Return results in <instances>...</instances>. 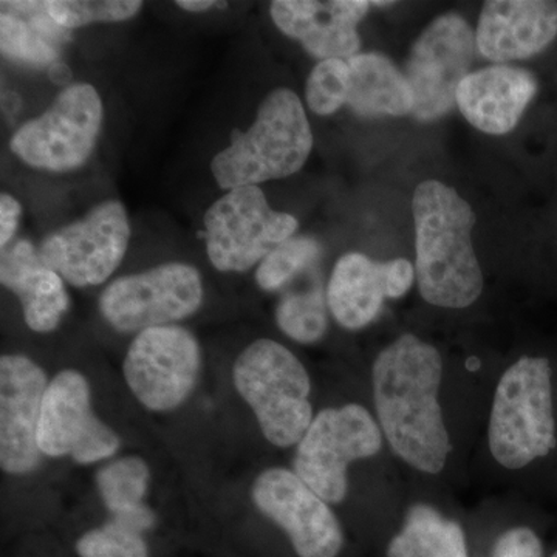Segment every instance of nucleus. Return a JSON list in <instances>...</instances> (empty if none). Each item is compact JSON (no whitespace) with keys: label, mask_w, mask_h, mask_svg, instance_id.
Segmentation results:
<instances>
[{"label":"nucleus","mask_w":557,"mask_h":557,"mask_svg":"<svg viewBox=\"0 0 557 557\" xmlns=\"http://www.w3.org/2000/svg\"><path fill=\"white\" fill-rule=\"evenodd\" d=\"M350 69L343 60L319 61L306 83V101L311 112L330 116L347 104Z\"/></svg>","instance_id":"bb28decb"},{"label":"nucleus","mask_w":557,"mask_h":557,"mask_svg":"<svg viewBox=\"0 0 557 557\" xmlns=\"http://www.w3.org/2000/svg\"><path fill=\"white\" fill-rule=\"evenodd\" d=\"M143 2L139 0H51L47 10L51 20L64 30L87 27L91 24H113L137 16Z\"/></svg>","instance_id":"a878e982"},{"label":"nucleus","mask_w":557,"mask_h":557,"mask_svg":"<svg viewBox=\"0 0 557 557\" xmlns=\"http://www.w3.org/2000/svg\"><path fill=\"white\" fill-rule=\"evenodd\" d=\"M131 234L126 207L119 200L101 201L83 219L49 234L40 244V260L73 287H95L119 269Z\"/></svg>","instance_id":"9d476101"},{"label":"nucleus","mask_w":557,"mask_h":557,"mask_svg":"<svg viewBox=\"0 0 557 557\" xmlns=\"http://www.w3.org/2000/svg\"><path fill=\"white\" fill-rule=\"evenodd\" d=\"M81 557H148L141 534L110 520L104 527L84 534L76 544Z\"/></svg>","instance_id":"c85d7f7f"},{"label":"nucleus","mask_w":557,"mask_h":557,"mask_svg":"<svg viewBox=\"0 0 557 557\" xmlns=\"http://www.w3.org/2000/svg\"><path fill=\"white\" fill-rule=\"evenodd\" d=\"M313 149V134L295 91L276 89L260 102L248 131L234 135L211 161L222 189L259 186L302 170Z\"/></svg>","instance_id":"7ed1b4c3"},{"label":"nucleus","mask_w":557,"mask_h":557,"mask_svg":"<svg viewBox=\"0 0 557 557\" xmlns=\"http://www.w3.org/2000/svg\"><path fill=\"white\" fill-rule=\"evenodd\" d=\"M205 242L212 267L245 273L298 230L296 218L270 207L259 186L231 189L205 212Z\"/></svg>","instance_id":"0eeeda50"},{"label":"nucleus","mask_w":557,"mask_h":557,"mask_svg":"<svg viewBox=\"0 0 557 557\" xmlns=\"http://www.w3.org/2000/svg\"><path fill=\"white\" fill-rule=\"evenodd\" d=\"M442 379L437 348L413 335L399 336L373 364L381 431L399 458L426 474H438L453 449L438 401Z\"/></svg>","instance_id":"f257e3e1"},{"label":"nucleus","mask_w":557,"mask_h":557,"mask_svg":"<svg viewBox=\"0 0 557 557\" xmlns=\"http://www.w3.org/2000/svg\"><path fill=\"white\" fill-rule=\"evenodd\" d=\"M46 372L24 355L0 359V465L27 474L39 465L38 428L46 395Z\"/></svg>","instance_id":"2eb2a0df"},{"label":"nucleus","mask_w":557,"mask_h":557,"mask_svg":"<svg viewBox=\"0 0 557 557\" xmlns=\"http://www.w3.org/2000/svg\"><path fill=\"white\" fill-rule=\"evenodd\" d=\"M552 557H557V552L555 553V555H553Z\"/></svg>","instance_id":"c9c22d12"},{"label":"nucleus","mask_w":557,"mask_h":557,"mask_svg":"<svg viewBox=\"0 0 557 557\" xmlns=\"http://www.w3.org/2000/svg\"><path fill=\"white\" fill-rule=\"evenodd\" d=\"M175 5L180 9L189 11V13H205V11L214 9H225L226 2H215V0H178Z\"/></svg>","instance_id":"f704fd0d"},{"label":"nucleus","mask_w":557,"mask_h":557,"mask_svg":"<svg viewBox=\"0 0 557 557\" xmlns=\"http://www.w3.org/2000/svg\"><path fill=\"white\" fill-rule=\"evenodd\" d=\"M201 366L199 341L180 325L148 329L132 341L124 376L145 408L166 412L189 397Z\"/></svg>","instance_id":"f8f14e48"},{"label":"nucleus","mask_w":557,"mask_h":557,"mask_svg":"<svg viewBox=\"0 0 557 557\" xmlns=\"http://www.w3.org/2000/svg\"><path fill=\"white\" fill-rule=\"evenodd\" d=\"M381 446L383 434L368 409H324L298 443L293 471L327 504H339L347 496L348 465L376 456Z\"/></svg>","instance_id":"6e6552de"},{"label":"nucleus","mask_w":557,"mask_h":557,"mask_svg":"<svg viewBox=\"0 0 557 557\" xmlns=\"http://www.w3.org/2000/svg\"><path fill=\"white\" fill-rule=\"evenodd\" d=\"M22 207L20 201L10 194L0 196V247L5 249L13 244L20 228Z\"/></svg>","instance_id":"473e14b6"},{"label":"nucleus","mask_w":557,"mask_h":557,"mask_svg":"<svg viewBox=\"0 0 557 557\" xmlns=\"http://www.w3.org/2000/svg\"><path fill=\"white\" fill-rule=\"evenodd\" d=\"M350 94L347 104L359 116H403L412 113L413 94L405 73L380 53H358L348 60Z\"/></svg>","instance_id":"aec40b11"},{"label":"nucleus","mask_w":557,"mask_h":557,"mask_svg":"<svg viewBox=\"0 0 557 557\" xmlns=\"http://www.w3.org/2000/svg\"><path fill=\"white\" fill-rule=\"evenodd\" d=\"M493 557H544V545L531 528H511L498 537Z\"/></svg>","instance_id":"7c9ffc66"},{"label":"nucleus","mask_w":557,"mask_h":557,"mask_svg":"<svg viewBox=\"0 0 557 557\" xmlns=\"http://www.w3.org/2000/svg\"><path fill=\"white\" fill-rule=\"evenodd\" d=\"M372 3L368 0H276L270 16L278 32L299 40L319 61L351 60L361 49L358 24Z\"/></svg>","instance_id":"dca6fc26"},{"label":"nucleus","mask_w":557,"mask_h":557,"mask_svg":"<svg viewBox=\"0 0 557 557\" xmlns=\"http://www.w3.org/2000/svg\"><path fill=\"white\" fill-rule=\"evenodd\" d=\"M38 445L44 456H70L81 465L104 460L120 448L119 435L91 412L89 383L76 370H62L47 386Z\"/></svg>","instance_id":"ddd939ff"},{"label":"nucleus","mask_w":557,"mask_h":557,"mask_svg":"<svg viewBox=\"0 0 557 557\" xmlns=\"http://www.w3.org/2000/svg\"><path fill=\"white\" fill-rule=\"evenodd\" d=\"M42 263L39 249L33 247L32 242L16 240L2 249V262H0V281L3 287L9 288L21 274Z\"/></svg>","instance_id":"c756f323"},{"label":"nucleus","mask_w":557,"mask_h":557,"mask_svg":"<svg viewBox=\"0 0 557 557\" xmlns=\"http://www.w3.org/2000/svg\"><path fill=\"white\" fill-rule=\"evenodd\" d=\"M416 277L421 296L443 309H467L480 298L483 274L472 248L475 214L471 205L438 180L417 186Z\"/></svg>","instance_id":"f03ea898"},{"label":"nucleus","mask_w":557,"mask_h":557,"mask_svg":"<svg viewBox=\"0 0 557 557\" xmlns=\"http://www.w3.org/2000/svg\"><path fill=\"white\" fill-rule=\"evenodd\" d=\"M557 38V3L549 0H490L480 13L475 46L486 60H528Z\"/></svg>","instance_id":"f3484780"},{"label":"nucleus","mask_w":557,"mask_h":557,"mask_svg":"<svg viewBox=\"0 0 557 557\" xmlns=\"http://www.w3.org/2000/svg\"><path fill=\"white\" fill-rule=\"evenodd\" d=\"M102 120L104 106L98 90L91 84H72L42 115L14 132L11 152L35 170H79L97 148Z\"/></svg>","instance_id":"423d86ee"},{"label":"nucleus","mask_w":557,"mask_h":557,"mask_svg":"<svg viewBox=\"0 0 557 557\" xmlns=\"http://www.w3.org/2000/svg\"><path fill=\"white\" fill-rule=\"evenodd\" d=\"M490 449L512 471L557 450L555 370L547 357L519 358L504 373L491 410Z\"/></svg>","instance_id":"20e7f679"},{"label":"nucleus","mask_w":557,"mask_h":557,"mask_svg":"<svg viewBox=\"0 0 557 557\" xmlns=\"http://www.w3.org/2000/svg\"><path fill=\"white\" fill-rule=\"evenodd\" d=\"M233 379L271 445L288 448L302 440L314 418L310 376L287 347L255 341L237 358Z\"/></svg>","instance_id":"39448f33"},{"label":"nucleus","mask_w":557,"mask_h":557,"mask_svg":"<svg viewBox=\"0 0 557 557\" xmlns=\"http://www.w3.org/2000/svg\"><path fill=\"white\" fill-rule=\"evenodd\" d=\"M537 90L536 76L528 70L493 65L469 73L458 87L456 102L475 129L504 135L518 126Z\"/></svg>","instance_id":"a211bd4d"},{"label":"nucleus","mask_w":557,"mask_h":557,"mask_svg":"<svg viewBox=\"0 0 557 557\" xmlns=\"http://www.w3.org/2000/svg\"><path fill=\"white\" fill-rule=\"evenodd\" d=\"M0 49L5 57L33 65H49L58 58V50L49 40L9 11H2L0 16Z\"/></svg>","instance_id":"cd10ccee"},{"label":"nucleus","mask_w":557,"mask_h":557,"mask_svg":"<svg viewBox=\"0 0 557 557\" xmlns=\"http://www.w3.org/2000/svg\"><path fill=\"white\" fill-rule=\"evenodd\" d=\"M112 520L119 523V525L127 528V530L143 534V531L153 527V523H156V515H153L146 505L141 504L137 505V507L112 512Z\"/></svg>","instance_id":"72a5a7b5"},{"label":"nucleus","mask_w":557,"mask_h":557,"mask_svg":"<svg viewBox=\"0 0 557 557\" xmlns=\"http://www.w3.org/2000/svg\"><path fill=\"white\" fill-rule=\"evenodd\" d=\"M321 256V245L313 237H289L282 242L259 263L256 270V282L265 292H277L284 288L293 277Z\"/></svg>","instance_id":"393cba45"},{"label":"nucleus","mask_w":557,"mask_h":557,"mask_svg":"<svg viewBox=\"0 0 557 557\" xmlns=\"http://www.w3.org/2000/svg\"><path fill=\"white\" fill-rule=\"evenodd\" d=\"M327 306L321 287L287 293L276 307L278 329L300 344L318 343L327 332Z\"/></svg>","instance_id":"5701e85b"},{"label":"nucleus","mask_w":557,"mask_h":557,"mask_svg":"<svg viewBox=\"0 0 557 557\" xmlns=\"http://www.w3.org/2000/svg\"><path fill=\"white\" fill-rule=\"evenodd\" d=\"M383 269L388 298H403L416 281V267L408 259H394L383 262Z\"/></svg>","instance_id":"2f4dec72"},{"label":"nucleus","mask_w":557,"mask_h":557,"mask_svg":"<svg viewBox=\"0 0 557 557\" xmlns=\"http://www.w3.org/2000/svg\"><path fill=\"white\" fill-rule=\"evenodd\" d=\"M475 33L458 14L440 16L410 50L405 75L413 94L412 116L421 123L443 119L474 61Z\"/></svg>","instance_id":"9b49d317"},{"label":"nucleus","mask_w":557,"mask_h":557,"mask_svg":"<svg viewBox=\"0 0 557 557\" xmlns=\"http://www.w3.org/2000/svg\"><path fill=\"white\" fill-rule=\"evenodd\" d=\"M388 298L383 262H373L361 252H347L338 259L327 287L333 318L347 330L368 327Z\"/></svg>","instance_id":"6ab92c4d"},{"label":"nucleus","mask_w":557,"mask_h":557,"mask_svg":"<svg viewBox=\"0 0 557 557\" xmlns=\"http://www.w3.org/2000/svg\"><path fill=\"white\" fill-rule=\"evenodd\" d=\"M9 289L20 298L25 322L33 332H53L69 311L64 278L44 263L21 274Z\"/></svg>","instance_id":"4be33fe9"},{"label":"nucleus","mask_w":557,"mask_h":557,"mask_svg":"<svg viewBox=\"0 0 557 557\" xmlns=\"http://www.w3.org/2000/svg\"><path fill=\"white\" fill-rule=\"evenodd\" d=\"M149 468L141 458L124 457L102 468L97 485L110 512L143 504L149 485Z\"/></svg>","instance_id":"b1692460"},{"label":"nucleus","mask_w":557,"mask_h":557,"mask_svg":"<svg viewBox=\"0 0 557 557\" xmlns=\"http://www.w3.org/2000/svg\"><path fill=\"white\" fill-rule=\"evenodd\" d=\"M256 507L288 534L300 557H336L343 530L327 502L319 497L295 471L271 468L252 486Z\"/></svg>","instance_id":"4468645a"},{"label":"nucleus","mask_w":557,"mask_h":557,"mask_svg":"<svg viewBox=\"0 0 557 557\" xmlns=\"http://www.w3.org/2000/svg\"><path fill=\"white\" fill-rule=\"evenodd\" d=\"M203 302L199 270L170 262L143 273L110 282L100 298V310L113 329L123 333L175 325Z\"/></svg>","instance_id":"1a4fd4ad"},{"label":"nucleus","mask_w":557,"mask_h":557,"mask_svg":"<svg viewBox=\"0 0 557 557\" xmlns=\"http://www.w3.org/2000/svg\"><path fill=\"white\" fill-rule=\"evenodd\" d=\"M387 557H468L463 530L428 505H413L405 527L392 539Z\"/></svg>","instance_id":"412c9836"}]
</instances>
